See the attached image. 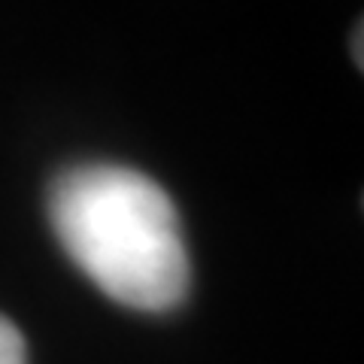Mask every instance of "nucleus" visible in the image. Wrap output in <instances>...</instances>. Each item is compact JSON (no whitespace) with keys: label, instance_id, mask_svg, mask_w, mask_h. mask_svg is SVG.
Masks as SVG:
<instances>
[{"label":"nucleus","instance_id":"obj_2","mask_svg":"<svg viewBox=\"0 0 364 364\" xmlns=\"http://www.w3.org/2000/svg\"><path fill=\"white\" fill-rule=\"evenodd\" d=\"M0 364H28L25 337L6 316H0Z\"/></svg>","mask_w":364,"mask_h":364},{"label":"nucleus","instance_id":"obj_1","mask_svg":"<svg viewBox=\"0 0 364 364\" xmlns=\"http://www.w3.org/2000/svg\"><path fill=\"white\" fill-rule=\"evenodd\" d=\"M49 219L76 267L112 301L164 313L188 291V252L173 200L122 164H79L52 182Z\"/></svg>","mask_w":364,"mask_h":364}]
</instances>
